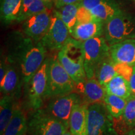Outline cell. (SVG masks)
<instances>
[{"label": "cell", "mask_w": 135, "mask_h": 135, "mask_svg": "<svg viewBox=\"0 0 135 135\" xmlns=\"http://www.w3.org/2000/svg\"><path fill=\"white\" fill-rule=\"evenodd\" d=\"M122 121L128 129L135 128V97L131 95L127 99V102L121 116Z\"/></svg>", "instance_id": "25"}, {"label": "cell", "mask_w": 135, "mask_h": 135, "mask_svg": "<svg viewBox=\"0 0 135 135\" xmlns=\"http://www.w3.org/2000/svg\"><path fill=\"white\" fill-rule=\"evenodd\" d=\"M119 135H135V128H133V129H129V130L126 131L125 133Z\"/></svg>", "instance_id": "30"}, {"label": "cell", "mask_w": 135, "mask_h": 135, "mask_svg": "<svg viewBox=\"0 0 135 135\" xmlns=\"http://www.w3.org/2000/svg\"><path fill=\"white\" fill-rule=\"evenodd\" d=\"M103 36L109 46L135 39V18L120 11L104 24Z\"/></svg>", "instance_id": "4"}, {"label": "cell", "mask_w": 135, "mask_h": 135, "mask_svg": "<svg viewBox=\"0 0 135 135\" xmlns=\"http://www.w3.org/2000/svg\"><path fill=\"white\" fill-rule=\"evenodd\" d=\"M7 70L3 81L0 83V89L2 96H12L18 99L20 97L23 85L21 73L17 64L8 58Z\"/></svg>", "instance_id": "12"}, {"label": "cell", "mask_w": 135, "mask_h": 135, "mask_svg": "<svg viewBox=\"0 0 135 135\" xmlns=\"http://www.w3.org/2000/svg\"><path fill=\"white\" fill-rule=\"evenodd\" d=\"M68 128L48 114L44 108L34 111L28 119L29 135H62Z\"/></svg>", "instance_id": "7"}, {"label": "cell", "mask_w": 135, "mask_h": 135, "mask_svg": "<svg viewBox=\"0 0 135 135\" xmlns=\"http://www.w3.org/2000/svg\"><path fill=\"white\" fill-rule=\"evenodd\" d=\"M50 64V57H46L41 66L25 86L27 105L34 111L42 108L47 100Z\"/></svg>", "instance_id": "3"}, {"label": "cell", "mask_w": 135, "mask_h": 135, "mask_svg": "<svg viewBox=\"0 0 135 135\" xmlns=\"http://www.w3.org/2000/svg\"><path fill=\"white\" fill-rule=\"evenodd\" d=\"M88 107L87 104L83 103L73 111L68 130L73 135H88Z\"/></svg>", "instance_id": "16"}, {"label": "cell", "mask_w": 135, "mask_h": 135, "mask_svg": "<svg viewBox=\"0 0 135 135\" xmlns=\"http://www.w3.org/2000/svg\"><path fill=\"white\" fill-rule=\"evenodd\" d=\"M76 89L75 81L58 60V56L50 57L47 100L66 95Z\"/></svg>", "instance_id": "5"}, {"label": "cell", "mask_w": 135, "mask_h": 135, "mask_svg": "<svg viewBox=\"0 0 135 135\" xmlns=\"http://www.w3.org/2000/svg\"><path fill=\"white\" fill-rule=\"evenodd\" d=\"M23 0H1L0 16L3 23L9 25L16 21Z\"/></svg>", "instance_id": "21"}, {"label": "cell", "mask_w": 135, "mask_h": 135, "mask_svg": "<svg viewBox=\"0 0 135 135\" xmlns=\"http://www.w3.org/2000/svg\"><path fill=\"white\" fill-rule=\"evenodd\" d=\"M71 36L68 27L53 10L50 28L41 43L47 51H60Z\"/></svg>", "instance_id": "10"}, {"label": "cell", "mask_w": 135, "mask_h": 135, "mask_svg": "<svg viewBox=\"0 0 135 135\" xmlns=\"http://www.w3.org/2000/svg\"><path fill=\"white\" fill-rule=\"evenodd\" d=\"M104 24L98 19L83 23H76L71 36L84 42L90 39L103 36Z\"/></svg>", "instance_id": "15"}, {"label": "cell", "mask_w": 135, "mask_h": 135, "mask_svg": "<svg viewBox=\"0 0 135 135\" xmlns=\"http://www.w3.org/2000/svg\"><path fill=\"white\" fill-rule=\"evenodd\" d=\"M126 102L127 99L108 93L106 94L103 101L109 113L114 119H118L123 116Z\"/></svg>", "instance_id": "24"}, {"label": "cell", "mask_w": 135, "mask_h": 135, "mask_svg": "<svg viewBox=\"0 0 135 135\" xmlns=\"http://www.w3.org/2000/svg\"><path fill=\"white\" fill-rule=\"evenodd\" d=\"M84 48V67L87 79L94 78L97 68L110 56V46L103 36L83 42Z\"/></svg>", "instance_id": "6"}, {"label": "cell", "mask_w": 135, "mask_h": 135, "mask_svg": "<svg viewBox=\"0 0 135 135\" xmlns=\"http://www.w3.org/2000/svg\"><path fill=\"white\" fill-rule=\"evenodd\" d=\"M52 7L53 3L43 0H23L16 22L23 23L34 15L52 9Z\"/></svg>", "instance_id": "17"}, {"label": "cell", "mask_w": 135, "mask_h": 135, "mask_svg": "<svg viewBox=\"0 0 135 135\" xmlns=\"http://www.w3.org/2000/svg\"><path fill=\"white\" fill-rule=\"evenodd\" d=\"M88 135H118L104 103L89 104L88 107Z\"/></svg>", "instance_id": "8"}, {"label": "cell", "mask_w": 135, "mask_h": 135, "mask_svg": "<svg viewBox=\"0 0 135 135\" xmlns=\"http://www.w3.org/2000/svg\"><path fill=\"white\" fill-rule=\"evenodd\" d=\"M58 58L79 89L87 80L84 67V48L82 41L71 36L58 53Z\"/></svg>", "instance_id": "2"}, {"label": "cell", "mask_w": 135, "mask_h": 135, "mask_svg": "<svg viewBox=\"0 0 135 135\" xmlns=\"http://www.w3.org/2000/svg\"><path fill=\"white\" fill-rule=\"evenodd\" d=\"M76 18L77 23H86V22L91 21L98 19L97 17L91 12V11L84 7L83 4L81 5L78 10Z\"/></svg>", "instance_id": "26"}, {"label": "cell", "mask_w": 135, "mask_h": 135, "mask_svg": "<svg viewBox=\"0 0 135 135\" xmlns=\"http://www.w3.org/2000/svg\"><path fill=\"white\" fill-rule=\"evenodd\" d=\"M82 3L83 0H55L54 5L55 6L56 9H59L66 5L78 4V3Z\"/></svg>", "instance_id": "28"}, {"label": "cell", "mask_w": 135, "mask_h": 135, "mask_svg": "<svg viewBox=\"0 0 135 135\" xmlns=\"http://www.w3.org/2000/svg\"><path fill=\"white\" fill-rule=\"evenodd\" d=\"M120 72L121 64L115 63L109 56L98 66L94 78L101 85L105 86L113 78L120 75Z\"/></svg>", "instance_id": "18"}, {"label": "cell", "mask_w": 135, "mask_h": 135, "mask_svg": "<svg viewBox=\"0 0 135 135\" xmlns=\"http://www.w3.org/2000/svg\"><path fill=\"white\" fill-rule=\"evenodd\" d=\"M133 1H134V2H135V0H133Z\"/></svg>", "instance_id": "33"}, {"label": "cell", "mask_w": 135, "mask_h": 135, "mask_svg": "<svg viewBox=\"0 0 135 135\" xmlns=\"http://www.w3.org/2000/svg\"><path fill=\"white\" fill-rule=\"evenodd\" d=\"M106 1L108 0H83L82 4L88 9L91 11L94 8Z\"/></svg>", "instance_id": "27"}, {"label": "cell", "mask_w": 135, "mask_h": 135, "mask_svg": "<svg viewBox=\"0 0 135 135\" xmlns=\"http://www.w3.org/2000/svg\"><path fill=\"white\" fill-rule=\"evenodd\" d=\"M78 91L81 96L83 102L88 105L103 103L106 94L105 88L95 78L87 79Z\"/></svg>", "instance_id": "14"}, {"label": "cell", "mask_w": 135, "mask_h": 135, "mask_svg": "<svg viewBox=\"0 0 135 135\" xmlns=\"http://www.w3.org/2000/svg\"><path fill=\"white\" fill-rule=\"evenodd\" d=\"M62 135H73V134L72 133H71L70 131H69V130H67L66 131V132H65V133H63V134H62Z\"/></svg>", "instance_id": "31"}, {"label": "cell", "mask_w": 135, "mask_h": 135, "mask_svg": "<svg viewBox=\"0 0 135 135\" xmlns=\"http://www.w3.org/2000/svg\"><path fill=\"white\" fill-rule=\"evenodd\" d=\"M129 84L131 89V95L135 97V66L133 67L132 74L129 80Z\"/></svg>", "instance_id": "29"}, {"label": "cell", "mask_w": 135, "mask_h": 135, "mask_svg": "<svg viewBox=\"0 0 135 135\" xmlns=\"http://www.w3.org/2000/svg\"><path fill=\"white\" fill-rule=\"evenodd\" d=\"M109 46L110 57L113 61L135 66V39H129Z\"/></svg>", "instance_id": "13"}, {"label": "cell", "mask_w": 135, "mask_h": 135, "mask_svg": "<svg viewBox=\"0 0 135 135\" xmlns=\"http://www.w3.org/2000/svg\"><path fill=\"white\" fill-rule=\"evenodd\" d=\"M16 98L2 96L0 100V135H3L12 118L17 106Z\"/></svg>", "instance_id": "19"}, {"label": "cell", "mask_w": 135, "mask_h": 135, "mask_svg": "<svg viewBox=\"0 0 135 135\" xmlns=\"http://www.w3.org/2000/svg\"><path fill=\"white\" fill-rule=\"evenodd\" d=\"M81 4L82 3L68 4L55 9L56 12L68 27L70 35L72 33L73 30L77 23L78 10Z\"/></svg>", "instance_id": "23"}, {"label": "cell", "mask_w": 135, "mask_h": 135, "mask_svg": "<svg viewBox=\"0 0 135 135\" xmlns=\"http://www.w3.org/2000/svg\"><path fill=\"white\" fill-rule=\"evenodd\" d=\"M53 10L44 11L25 20L23 22V34L33 41H41L50 28Z\"/></svg>", "instance_id": "11"}, {"label": "cell", "mask_w": 135, "mask_h": 135, "mask_svg": "<svg viewBox=\"0 0 135 135\" xmlns=\"http://www.w3.org/2000/svg\"><path fill=\"white\" fill-rule=\"evenodd\" d=\"M43 1H46V2H48V3H53V4H54V1H55V0H43Z\"/></svg>", "instance_id": "32"}, {"label": "cell", "mask_w": 135, "mask_h": 135, "mask_svg": "<svg viewBox=\"0 0 135 135\" xmlns=\"http://www.w3.org/2000/svg\"><path fill=\"white\" fill-rule=\"evenodd\" d=\"M106 93L128 99L131 96L129 81L121 75H118L104 86Z\"/></svg>", "instance_id": "22"}, {"label": "cell", "mask_w": 135, "mask_h": 135, "mask_svg": "<svg viewBox=\"0 0 135 135\" xmlns=\"http://www.w3.org/2000/svg\"><path fill=\"white\" fill-rule=\"evenodd\" d=\"M28 130V119L24 111L18 105L11 121L3 135H25Z\"/></svg>", "instance_id": "20"}, {"label": "cell", "mask_w": 135, "mask_h": 135, "mask_svg": "<svg viewBox=\"0 0 135 135\" xmlns=\"http://www.w3.org/2000/svg\"><path fill=\"white\" fill-rule=\"evenodd\" d=\"M83 102L81 96L76 92L49 99L44 108L53 117L63 123L68 128L69 121L73 109Z\"/></svg>", "instance_id": "9"}, {"label": "cell", "mask_w": 135, "mask_h": 135, "mask_svg": "<svg viewBox=\"0 0 135 135\" xmlns=\"http://www.w3.org/2000/svg\"><path fill=\"white\" fill-rule=\"evenodd\" d=\"M13 36L7 57L18 65L25 86L43 65L48 51L41 41H33L24 34L18 32Z\"/></svg>", "instance_id": "1"}]
</instances>
